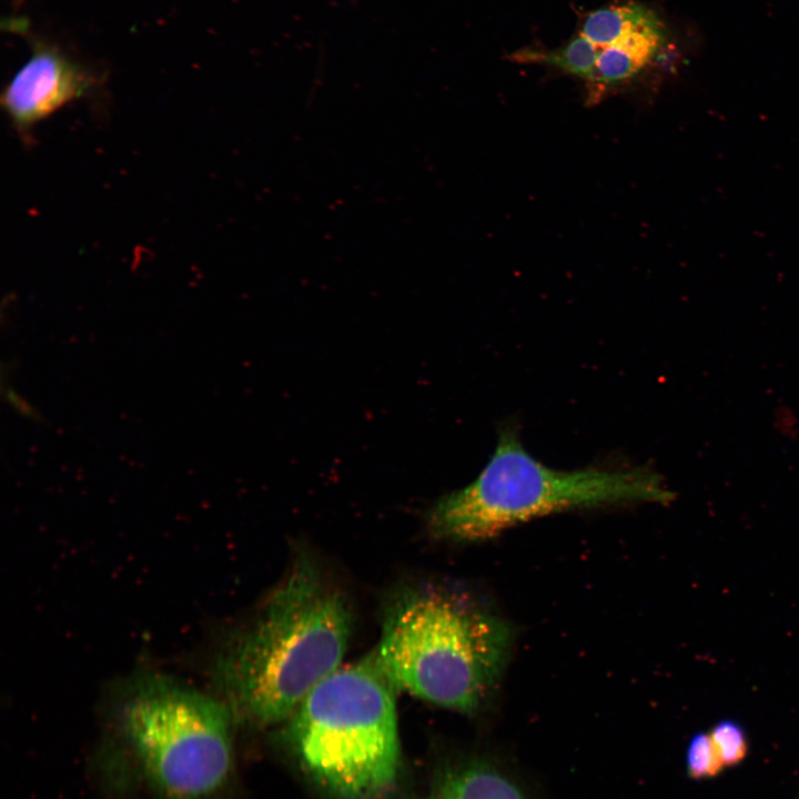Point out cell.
Instances as JSON below:
<instances>
[{
  "label": "cell",
  "instance_id": "obj_9",
  "mask_svg": "<svg viewBox=\"0 0 799 799\" xmlns=\"http://www.w3.org/2000/svg\"><path fill=\"white\" fill-rule=\"evenodd\" d=\"M598 48L580 32L559 48L539 50L525 48L513 53V60L550 65L589 83L593 80Z\"/></svg>",
  "mask_w": 799,
  "mask_h": 799
},
{
  "label": "cell",
  "instance_id": "obj_11",
  "mask_svg": "<svg viewBox=\"0 0 799 799\" xmlns=\"http://www.w3.org/2000/svg\"><path fill=\"white\" fill-rule=\"evenodd\" d=\"M709 734L725 767L737 765L746 757V734L736 721L722 720Z\"/></svg>",
  "mask_w": 799,
  "mask_h": 799
},
{
  "label": "cell",
  "instance_id": "obj_5",
  "mask_svg": "<svg viewBox=\"0 0 799 799\" xmlns=\"http://www.w3.org/2000/svg\"><path fill=\"white\" fill-rule=\"evenodd\" d=\"M225 701L176 681L153 678L124 702L128 747L160 799H210L232 767V721Z\"/></svg>",
  "mask_w": 799,
  "mask_h": 799
},
{
  "label": "cell",
  "instance_id": "obj_7",
  "mask_svg": "<svg viewBox=\"0 0 799 799\" xmlns=\"http://www.w3.org/2000/svg\"><path fill=\"white\" fill-rule=\"evenodd\" d=\"M665 34L657 28L643 26L627 31L608 45L597 47L598 58L593 80V97L633 80L657 55Z\"/></svg>",
  "mask_w": 799,
  "mask_h": 799
},
{
  "label": "cell",
  "instance_id": "obj_4",
  "mask_svg": "<svg viewBox=\"0 0 799 799\" xmlns=\"http://www.w3.org/2000/svg\"><path fill=\"white\" fill-rule=\"evenodd\" d=\"M395 686L375 655L337 668L291 716L289 732L312 778L337 799H383L400 766Z\"/></svg>",
  "mask_w": 799,
  "mask_h": 799
},
{
  "label": "cell",
  "instance_id": "obj_1",
  "mask_svg": "<svg viewBox=\"0 0 799 799\" xmlns=\"http://www.w3.org/2000/svg\"><path fill=\"white\" fill-rule=\"evenodd\" d=\"M352 626L344 595L299 559L219 658L216 680L234 717L257 726L290 719L341 667Z\"/></svg>",
  "mask_w": 799,
  "mask_h": 799
},
{
  "label": "cell",
  "instance_id": "obj_3",
  "mask_svg": "<svg viewBox=\"0 0 799 799\" xmlns=\"http://www.w3.org/2000/svg\"><path fill=\"white\" fill-rule=\"evenodd\" d=\"M670 498L661 478L646 468H550L529 455L508 426L476 479L428 510L427 528L438 539L476 542L556 512Z\"/></svg>",
  "mask_w": 799,
  "mask_h": 799
},
{
  "label": "cell",
  "instance_id": "obj_8",
  "mask_svg": "<svg viewBox=\"0 0 799 799\" xmlns=\"http://www.w3.org/2000/svg\"><path fill=\"white\" fill-rule=\"evenodd\" d=\"M426 799H527L505 773L486 763L449 772Z\"/></svg>",
  "mask_w": 799,
  "mask_h": 799
},
{
  "label": "cell",
  "instance_id": "obj_10",
  "mask_svg": "<svg viewBox=\"0 0 799 799\" xmlns=\"http://www.w3.org/2000/svg\"><path fill=\"white\" fill-rule=\"evenodd\" d=\"M687 771L694 779L709 778L724 768L717 748L709 732L695 735L687 748Z\"/></svg>",
  "mask_w": 799,
  "mask_h": 799
},
{
  "label": "cell",
  "instance_id": "obj_2",
  "mask_svg": "<svg viewBox=\"0 0 799 799\" xmlns=\"http://www.w3.org/2000/svg\"><path fill=\"white\" fill-rule=\"evenodd\" d=\"M513 638L504 619L471 599L414 587L388 603L374 655L396 689L472 714L499 684Z\"/></svg>",
  "mask_w": 799,
  "mask_h": 799
},
{
  "label": "cell",
  "instance_id": "obj_6",
  "mask_svg": "<svg viewBox=\"0 0 799 799\" xmlns=\"http://www.w3.org/2000/svg\"><path fill=\"white\" fill-rule=\"evenodd\" d=\"M97 78L53 44L32 42L29 59L4 87L0 103L16 131L29 138L36 125L88 95Z\"/></svg>",
  "mask_w": 799,
  "mask_h": 799
}]
</instances>
